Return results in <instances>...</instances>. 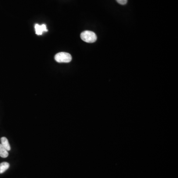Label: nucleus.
I'll return each instance as SVG.
<instances>
[{"mask_svg": "<svg viewBox=\"0 0 178 178\" xmlns=\"http://www.w3.org/2000/svg\"><path fill=\"white\" fill-rule=\"evenodd\" d=\"M10 164L7 162H4L0 164V174H2L9 168Z\"/></svg>", "mask_w": 178, "mask_h": 178, "instance_id": "obj_5", "label": "nucleus"}, {"mask_svg": "<svg viewBox=\"0 0 178 178\" xmlns=\"http://www.w3.org/2000/svg\"><path fill=\"white\" fill-rule=\"evenodd\" d=\"M54 59L59 63H68L72 60L71 54L65 52H61L56 54Z\"/></svg>", "mask_w": 178, "mask_h": 178, "instance_id": "obj_2", "label": "nucleus"}, {"mask_svg": "<svg viewBox=\"0 0 178 178\" xmlns=\"http://www.w3.org/2000/svg\"><path fill=\"white\" fill-rule=\"evenodd\" d=\"M1 145L6 149L7 151H10L11 150V146L10 143H8V140L6 137H2L1 139Z\"/></svg>", "mask_w": 178, "mask_h": 178, "instance_id": "obj_4", "label": "nucleus"}, {"mask_svg": "<svg viewBox=\"0 0 178 178\" xmlns=\"http://www.w3.org/2000/svg\"><path fill=\"white\" fill-rule=\"evenodd\" d=\"M35 31L36 34L38 35H41L44 32H47L46 25L44 24L42 25H39L38 24H36L35 25Z\"/></svg>", "mask_w": 178, "mask_h": 178, "instance_id": "obj_3", "label": "nucleus"}, {"mask_svg": "<svg viewBox=\"0 0 178 178\" xmlns=\"http://www.w3.org/2000/svg\"><path fill=\"white\" fill-rule=\"evenodd\" d=\"M119 4L122 5H126L127 3L128 0H116Z\"/></svg>", "mask_w": 178, "mask_h": 178, "instance_id": "obj_7", "label": "nucleus"}, {"mask_svg": "<svg viewBox=\"0 0 178 178\" xmlns=\"http://www.w3.org/2000/svg\"><path fill=\"white\" fill-rule=\"evenodd\" d=\"M8 155V152L4 146L0 144V156L2 158H6Z\"/></svg>", "mask_w": 178, "mask_h": 178, "instance_id": "obj_6", "label": "nucleus"}, {"mask_svg": "<svg viewBox=\"0 0 178 178\" xmlns=\"http://www.w3.org/2000/svg\"><path fill=\"white\" fill-rule=\"evenodd\" d=\"M80 37L82 40L88 43H93L96 42L97 40L96 34L91 31H83L81 34Z\"/></svg>", "mask_w": 178, "mask_h": 178, "instance_id": "obj_1", "label": "nucleus"}]
</instances>
